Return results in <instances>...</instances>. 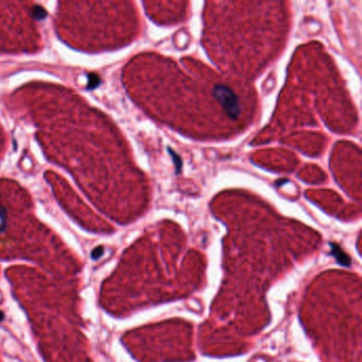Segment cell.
<instances>
[{"mask_svg":"<svg viewBox=\"0 0 362 362\" xmlns=\"http://www.w3.org/2000/svg\"><path fill=\"white\" fill-rule=\"evenodd\" d=\"M214 96L219 101L220 105L223 107L230 118L237 119L240 116V101L230 88L224 86H216L214 88Z\"/></svg>","mask_w":362,"mask_h":362,"instance_id":"1","label":"cell"},{"mask_svg":"<svg viewBox=\"0 0 362 362\" xmlns=\"http://www.w3.org/2000/svg\"><path fill=\"white\" fill-rule=\"evenodd\" d=\"M4 319V313L0 311V321Z\"/></svg>","mask_w":362,"mask_h":362,"instance_id":"2","label":"cell"}]
</instances>
